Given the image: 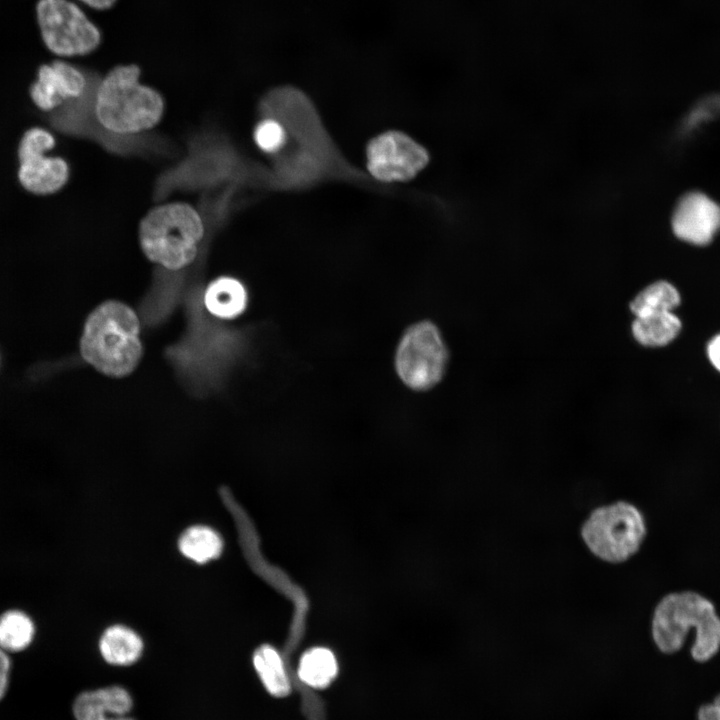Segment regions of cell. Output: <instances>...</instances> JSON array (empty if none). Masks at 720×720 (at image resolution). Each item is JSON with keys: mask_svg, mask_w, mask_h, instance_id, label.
Segmentation results:
<instances>
[{"mask_svg": "<svg viewBox=\"0 0 720 720\" xmlns=\"http://www.w3.org/2000/svg\"><path fill=\"white\" fill-rule=\"evenodd\" d=\"M9 671L10 659L6 651L0 647V700L4 697L8 687Z\"/></svg>", "mask_w": 720, "mask_h": 720, "instance_id": "23", "label": "cell"}, {"mask_svg": "<svg viewBox=\"0 0 720 720\" xmlns=\"http://www.w3.org/2000/svg\"><path fill=\"white\" fill-rule=\"evenodd\" d=\"M367 169L381 182H406L429 163L424 146L407 134L390 130L372 138L366 149Z\"/></svg>", "mask_w": 720, "mask_h": 720, "instance_id": "9", "label": "cell"}, {"mask_svg": "<svg viewBox=\"0 0 720 720\" xmlns=\"http://www.w3.org/2000/svg\"><path fill=\"white\" fill-rule=\"evenodd\" d=\"M34 10L42 43L55 56H84L99 46V29L75 1L37 0Z\"/></svg>", "mask_w": 720, "mask_h": 720, "instance_id": "6", "label": "cell"}, {"mask_svg": "<svg viewBox=\"0 0 720 720\" xmlns=\"http://www.w3.org/2000/svg\"><path fill=\"white\" fill-rule=\"evenodd\" d=\"M204 233L200 213L180 201L152 208L138 228L145 256L168 270L182 269L194 261Z\"/></svg>", "mask_w": 720, "mask_h": 720, "instance_id": "4", "label": "cell"}, {"mask_svg": "<svg viewBox=\"0 0 720 720\" xmlns=\"http://www.w3.org/2000/svg\"><path fill=\"white\" fill-rule=\"evenodd\" d=\"M137 65H119L100 81L94 97L97 122L108 132L127 136L154 128L165 103L154 88L140 82Z\"/></svg>", "mask_w": 720, "mask_h": 720, "instance_id": "3", "label": "cell"}, {"mask_svg": "<svg viewBox=\"0 0 720 720\" xmlns=\"http://www.w3.org/2000/svg\"><path fill=\"white\" fill-rule=\"evenodd\" d=\"M204 302L212 315L221 319H233L245 310L247 292L239 280L222 276L208 285Z\"/></svg>", "mask_w": 720, "mask_h": 720, "instance_id": "13", "label": "cell"}, {"mask_svg": "<svg viewBox=\"0 0 720 720\" xmlns=\"http://www.w3.org/2000/svg\"><path fill=\"white\" fill-rule=\"evenodd\" d=\"M178 546L185 557L203 564L221 554L223 542L220 535L210 527L193 526L180 536Z\"/></svg>", "mask_w": 720, "mask_h": 720, "instance_id": "19", "label": "cell"}, {"mask_svg": "<svg viewBox=\"0 0 720 720\" xmlns=\"http://www.w3.org/2000/svg\"><path fill=\"white\" fill-rule=\"evenodd\" d=\"M99 650L103 659L117 666H128L135 663L142 655L143 642L132 629L114 625L101 636Z\"/></svg>", "mask_w": 720, "mask_h": 720, "instance_id": "15", "label": "cell"}, {"mask_svg": "<svg viewBox=\"0 0 720 720\" xmlns=\"http://www.w3.org/2000/svg\"><path fill=\"white\" fill-rule=\"evenodd\" d=\"M34 633V624L25 613L10 610L0 616V647L6 652H18L27 648Z\"/></svg>", "mask_w": 720, "mask_h": 720, "instance_id": "20", "label": "cell"}, {"mask_svg": "<svg viewBox=\"0 0 720 720\" xmlns=\"http://www.w3.org/2000/svg\"><path fill=\"white\" fill-rule=\"evenodd\" d=\"M86 88L87 79L80 69L62 59H55L38 67L29 93L39 109L51 111L68 100L80 98Z\"/></svg>", "mask_w": 720, "mask_h": 720, "instance_id": "11", "label": "cell"}, {"mask_svg": "<svg viewBox=\"0 0 720 720\" xmlns=\"http://www.w3.org/2000/svg\"><path fill=\"white\" fill-rule=\"evenodd\" d=\"M133 707L130 693L112 685L80 693L72 710L75 720H134L128 717Z\"/></svg>", "mask_w": 720, "mask_h": 720, "instance_id": "12", "label": "cell"}, {"mask_svg": "<svg viewBox=\"0 0 720 720\" xmlns=\"http://www.w3.org/2000/svg\"><path fill=\"white\" fill-rule=\"evenodd\" d=\"M682 329V322L674 312L635 317L631 325L633 338L642 346L658 348L670 344Z\"/></svg>", "mask_w": 720, "mask_h": 720, "instance_id": "14", "label": "cell"}, {"mask_svg": "<svg viewBox=\"0 0 720 720\" xmlns=\"http://www.w3.org/2000/svg\"><path fill=\"white\" fill-rule=\"evenodd\" d=\"M337 671L334 654L329 649L316 647L308 650L301 657L298 675L308 686L323 689L335 679Z\"/></svg>", "mask_w": 720, "mask_h": 720, "instance_id": "18", "label": "cell"}, {"mask_svg": "<svg viewBox=\"0 0 720 720\" xmlns=\"http://www.w3.org/2000/svg\"><path fill=\"white\" fill-rule=\"evenodd\" d=\"M646 534L643 513L626 501L595 509L581 529L589 550L601 560L611 563L626 561L636 554Z\"/></svg>", "mask_w": 720, "mask_h": 720, "instance_id": "5", "label": "cell"}, {"mask_svg": "<svg viewBox=\"0 0 720 720\" xmlns=\"http://www.w3.org/2000/svg\"><path fill=\"white\" fill-rule=\"evenodd\" d=\"M55 145L54 136L44 128L33 127L24 132L17 150L18 180L28 192L48 195L67 183L70 168L66 160L45 155Z\"/></svg>", "mask_w": 720, "mask_h": 720, "instance_id": "8", "label": "cell"}, {"mask_svg": "<svg viewBox=\"0 0 720 720\" xmlns=\"http://www.w3.org/2000/svg\"><path fill=\"white\" fill-rule=\"evenodd\" d=\"M691 630V658L698 663L712 660L720 652V616L714 603L692 590L666 594L657 603L651 621V635L658 650L667 655L677 653Z\"/></svg>", "mask_w": 720, "mask_h": 720, "instance_id": "1", "label": "cell"}, {"mask_svg": "<svg viewBox=\"0 0 720 720\" xmlns=\"http://www.w3.org/2000/svg\"><path fill=\"white\" fill-rule=\"evenodd\" d=\"M706 354L711 365L720 372V333L707 343Z\"/></svg>", "mask_w": 720, "mask_h": 720, "instance_id": "24", "label": "cell"}, {"mask_svg": "<svg viewBox=\"0 0 720 720\" xmlns=\"http://www.w3.org/2000/svg\"><path fill=\"white\" fill-rule=\"evenodd\" d=\"M253 139L256 146L263 152L274 154L280 152L288 140V133L285 126L275 118H264L260 120L253 131Z\"/></svg>", "mask_w": 720, "mask_h": 720, "instance_id": "21", "label": "cell"}, {"mask_svg": "<svg viewBox=\"0 0 720 720\" xmlns=\"http://www.w3.org/2000/svg\"><path fill=\"white\" fill-rule=\"evenodd\" d=\"M136 313L126 304L109 300L88 316L80 339L86 362L110 377H124L137 367L143 348Z\"/></svg>", "mask_w": 720, "mask_h": 720, "instance_id": "2", "label": "cell"}, {"mask_svg": "<svg viewBox=\"0 0 720 720\" xmlns=\"http://www.w3.org/2000/svg\"><path fill=\"white\" fill-rule=\"evenodd\" d=\"M696 720H720V693L698 708Z\"/></svg>", "mask_w": 720, "mask_h": 720, "instance_id": "22", "label": "cell"}, {"mask_svg": "<svg viewBox=\"0 0 720 720\" xmlns=\"http://www.w3.org/2000/svg\"><path fill=\"white\" fill-rule=\"evenodd\" d=\"M680 303L681 296L678 289L666 280H658L640 290L629 307L635 317H643L673 312Z\"/></svg>", "mask_w": 720, "mask_h": 720, "instance_id": "16", "label": "cell"}, {"mask_svg": "<svg viewBox=\"0 0 720 720\" xmlns=\"http://www.w3.org/2000/svg\"><path fill=\"white\" fill-rule=\"evenodd\" d=\"M86 6L94 9L104 10L110 8L116 0H77Z\"/></svg>", "mask_w": 720, "mask_h": 720, "instance_id": "25", "label": "cell"}, {"mask_svg": "<svg viewBox=\"0 0 720 720\" xmlns=\"http://www.w3.org/2000/svg\"><path fill=\"white\" fill-rule=\"evenodd\" d=\"M447 361V348L437 327L420 322L403 335L396 353V370L407 386L425 390L441 380Z\"/></svg>", "mask_w": 720, "mask_h": 720, "instance_id": "7", "label": "cell"}, {"mask_svg": "<svg viewBox=\"0 0 720 720\" xmlns=\"http://www.w3.org/2000/svg\"><path fill=\"white\" fill-rule=\"evenodd\" d=\"M671 227L678 239L706 246L720 230V205L702 192H689L678 201Z\"/></svg>", "mask_w": 720, "mask_h": 720, "instance_id": "10", "label": "cell"}, {"mask_svg": "<svg viewBox=\"0 0 720 720\" xmlns=\"http://www.w3.org/2000/svg\"><path fill=\"white\" fill-rule=\"evenodd\" d=\"M253 666L264 688L274 697H285L291 691L290 681L279 653L271 646L259 647L253 655Z\"/></svg>", "mask_w": 720, "mask_h": 720, "instance_id": "17", "label": "cell"}]
</instances>
